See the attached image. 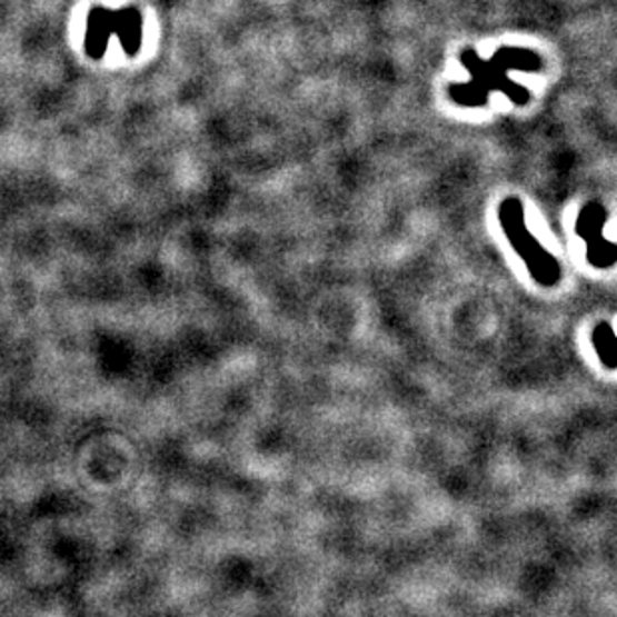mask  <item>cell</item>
I'll return each instance as SVG.
<instances>
[{"label":"cell","mask_w":617,"mask_h":617,"mask_svg":"<svg viewBox=\"0 0 617 617\" xmlns=\"http://www.w3.org/2000/svg\"><path fill=\"white\" fill-rule=\"evenodd\" d=\"M118 37L128 52H137L142 42V20L137 10H97L89 19L87 44L94 54L107 49L108 40Z\"/></svg>","instance_id":"3957f363"},{"label":"cell","mask_w":617,"mask_h":617,"mask_svg":"<svg viewBox=\"0 0 617 617\" xmlns=\"http://www.w3.org/2000/svg\"><path fill=\"white\" fill-rule=\"evenodd\" d=\"M461 64L470 70L471 80L466 84H451L450 99L460 107L480 108L490 99L491 90H500L514 105H526L529 90L508 77L510 70L541 69V57L526 49L504 47L490 60L481 59L474 49L464 50Z\"/></svg>","instance_id":"6da1fadb"},{"label":"cell","mask_w":617,"mask_h":617,"mask_svg":"<svg viewBox=\"0 0 617 617\" xmlns=\"http://www.w3.org/2000/svg\"><path fill=\"white\" fill-rule=\"evenodd\" d=\"M594 346L598 350L601 362L606 364L608 368H614L616 366V336H614L611 326H608V324L599 326L596 334H594Z\"/></svg>","instance_id":"5b68a950"},{"label":"cell","mask_w":617,"mask_h":617,"mask_svg":"<svg viewBox=\"0 0 617 617\" xmlns=\"http://www.w3.org/2000/svg\"><path fill=\"white\" fill-rule=\"evenodd\" d=\"M498 216H500L504 235L510 240V245L514 246L519 258H524L531 276L541 286L558 285L559 278H561L558 260L549 255L548 250L539 245L534 235L529 232L528 225H526V210L518 198L511 197L501 200Z\"/></svg>","instance_id":"7a4b0ae2"},{"label":"cell","mask_w":617,"mask_h":617,"mask_svg":"<svg viewBox=\"0 0 617 617\" xmlns=\"http://www.w3.org/2000/svg\"><path fill=\"white\" fill-rule=\"evenodd\" d=\"M608 222V210L599 202H588L578 216V236L588 246L589 262L599 268L616 265V248L604 238V226Z\"/></svg>","instance_id":"277c9868"}]
</instances>
